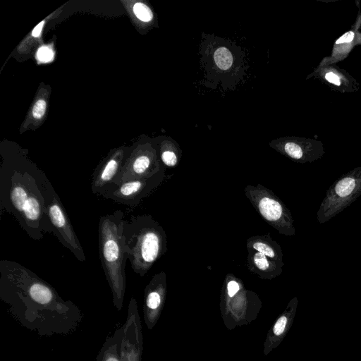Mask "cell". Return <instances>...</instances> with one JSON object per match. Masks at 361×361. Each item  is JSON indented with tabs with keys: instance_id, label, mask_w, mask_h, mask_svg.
Instances as JSON below:
<instances>
[{
	"instance_id": "6da1fadb",
	"label": "cell",
	"mask_w": 361,
	"mask_h": 361,
	"mask_svg": "<svg viewBox=\"0 0 361 361\" xmlns=\"http://www.w3.org/2000/svg\"><path fill=\"white\" fill-rule=\"evenodd\" d=\"M0 298L17 322L41 336L72 334L84 317L76 305L14 261H0Z\"/></svg>"
},
{
	"instance_id": "7a4b0ae2",
	"label": "cell",
	"mask_w": 361,
	"mask_h": 361,
	"mask_svg": "<svg viewBox=\"0 0 361 361\" xmlns=\"http://www.w3.org/2000/svg\"><path fill=\"white\" fill-rule=\"evenodd\" d=\"M47 176L28 162L4 163L0 171V207L13 215L27 235L40 240L52 233L42 193Z\"/></svg>"
},
{
	"instance_id": "3957f363",
	"label": "cell",
	"mask_w": 361,
	"mask_h": 361,
	"mask_svg": "<svg viewBox=\"0 0 361 361\" xmlns=\"http://www.w3.org/2000/svg\"><path fill=\"white\" fill-rule=\"evenodd\" d=\"M124 214L116 210L101 216L99 221V252L101 264L111 290L113 303L118 311L123 307L126 278V263L128 259L123 233Z\"/></svg>"
},
{
	"instance_id": "277c9868",
	"label": "cell",
	"mask_w": 361,
	"mask_h": 361,
	"mask_svg": "<svg viewBox=\"0 0 361 361\" xmlns=\"http://www.w3.org/2000/svg\"><path fill=\"white\" fill-rule=\"evenodd\" d=\"M123 233L131 267L140 276L168 250L164 228L149 214L124 219Z\"/></svg>"
},
{
	"instance_id": "5b68a950",
	"label": "cell",
	"mask_w": 361,
	"mask_h": 361,
	"mask_svg": "<svg viewBox=\"0 0 361 361\" xmlns=\"http://www.w3.org/2000/svg\"><path fill=\"white\" fill-rule=\"evenodd\" d=\"M243 190L245 197L268 224L281 235H295V228L292 214L273 191L260 183L257 185H247Z\"/></svg>"
},
{
	"instance_id": "8992f818",
	"label": "cell",
	"mask_w": 361,
	"mask_h": 361,
	"mask_svg": "<svg viewBox=\"0 0 361 361\" xmlns=\"http://www.w3.org/2000/svg\"><path fill=\"white\" fill-rule=\"evenodd\" d=\"M42 193L52 234L78 261L85 262L84 250L60 198L47 176L43 182Z\"/></svg>"
},
{
	"instance_id": "52a82bcc",
	"label": "cell",
	"mask_w": 361,
	"mask_h": 361,
	"mask_svg": "<svg viewBox=\"0 0 361 361\" xmlns=\"http://www.w3.org/2000/svg\"><path fill=\"white\" fill-rule=\"evenodd\" d=\"M361 195V167L336 180L326 190L317 212V220L324 224L343 212Z\"/></svg>"
},
{
	"instance_id": "ba28073f",
	"label": "cell",
	"mask_w": 361,
	"mask_h": 361,
	"mask_svg": "<svg viewBox=\"0 0 361 361\" xmlns=\"http://www.w3.org/2000/svg\"><path fill=\"white\" fill-rule=\"evenodd\" d=\"M164 167L152 176L137 178L112 185L102 197L117 203L134 207L154 192L164 180Z\"/></svg>"
},
{
	"instance_id": "9c48e42d",
	"label": "cell",
	"mask_w": 361,
	"mask_h": 361,
	"mask_svg": "<svg viewBox=\"0 0 361 361\" xmlns=\"http://www.w3.org/2000/svg\"><path fill=\"white\" fill-rule=\"evenodd\" d=\"M122 328L121 361H142V325L134 297L128 303L127 318Z\"/></svg>"
},
{
	"instance_id": "30bf717a",
	"label": "cell",
	"mask_w": 361,
	"mask_h": 361,
	"mask_svg": "<svg viewBox=\"0 0 361 361\" xmlns=\"http://www.w3.org/2000/svg\"><path fill=\"white\" fill-rule=\"evenodd\" d=\"M162 167L164 166L157 161L153 152L149 150L134 152L133 154L125 161L113 185L133 179L152 176Z\"/></svg>"
},
{
	"instance_id": "8fae6325",
	"label": "cell",
	"mask_w": 361,
	"mask_h": 361,
	"mask_svg": "<svg viewBox=\"0 0 361 361\" xmlns=\"http://www.w3.org/2000/svg\"><path fill=\"white\" fill-rule=\"evenodd\" d=\"M123 150H118L101 163L95 169L91 180V190L95 195L102 196L114 183L125 161Z\"/></svg>"
},
{
	"instance_id": "7c38bea8",
	"label": "cell",
	"mask_w": 361,
	"mask_h": 361,
	"mask_svg": "<svg viewBox=\"0 0 361 361\" xmlns=\"http://www.w3.org/2000/svg\"><path fill=\"white\" fill-rule=\"evenodd\" d=\"M166 290V274L164 271L156 274L146 286L144 298V313L145 322L152 324L161 306Z\"/></svg>"
},
{
	"instance_id": "4fadbf2b",
	"label": "cell",
	"mask_w": 361,
	"mask_h": 361,
	"mask_svg": "<svg viewBox=\"0 0 361 361\" xmlns=\"http://www.w3.org/2000/svg\"><path fill=\"white\" fill-rule=\"evenodd\" d=\"M246 267L247 269L262 279L271 280L279 276L283 271L284 262L269 259L263 254L247 249Z\"/></svg>"
},
{
	"instance_id": "5bb4252c",
	"label": "cell",
	"mask_w": 361,
	"mask_h": 361,
	"mask_svg": "<svg viewBox=\"0 0 361 361\" xmlns=\"http://www.w3.org/2000/svg\"><path fill=\"white\" fill-rule=\"evenodd\" d=\"M246 248L256 250L272 260L283 262L281 247L271 238L270 233L248 238L246 240Z\"/></svg>"
},
{
	"instance_id": "9a60e30c",
	"label": "cell",
	"mask_w": 361,
	"mask_h": 361,
	"mask_svg": "<svg viewBox=\"0 0 361 361\" xmlns=\"http://www.w3.org/2000/svg\"><path fill=\"white\" fill-rule=\"evenodd\" d=\"M123 328H118L108 337L94 361H121V347Z\"/></svg>"
},
{
	"instance_id": "2e32d148",
	"label": "cell",
	"mask_w": 361,
	"mask_h": 361,
	"mask_svg": "<svg viewBox=\"0 0 361 361\" xmlns=\"http://www.w3.org/2000/svg\"><path fill=\"white\" fill-rule=\"evenodd\" d=\"M281 149L283 154L299 162L312 161L317 159L295 142H286L281 146Z\"/></svg>"
},
{
	"instance_id": "e0dca14e",
	"label": "cell",
	"mask_w": 361,
	"mask_h": 361,
	"mask_svg": "<svg viewBox=\"0 0 361 361\" xmlns=\"http://www.w3.org/2000/svg\"><path fill=\"white\" fill-rule=\"evenodd\" d=\"M214 57L216 64L221 70L228 69L233 63L232 54L226 47L218 48L214 52Z\"/></svg>"
},
{
	"instance_id": "ac0fdd59",
	"label": "cell",
	"mask_w": 361,
	"mask_h": 361,
	"mask_svg": "<svg viewBox=\"0 0 361 361\" xmlns=\"http://www.w3.org/2000/svg\"><path fill=\"white\" fill-rule=\"evenodd\" d=\"M160 159L162 166L173 168L179 162V157L176 152L171 149H165L161 152Z\"/></svg>"
},
{
	"instance_id": "d6986e66",
	"label": "cell",
	"mask_w": 361,
	"mask_h": 361,
	"mask_svg": "<svg viewBox=\"0 0 361 361\" xmlns=\"http://www.w3.org/2000/svg\"><path fill=\"white\" fill-rule=\"evenodd\" d=\"M227 295L234 297L241 289L240 281L231 274H228L225 279Z\"/></svg>"
},
{
	"instance_id": "ffe728a7",
	"label": "cell",
	"mask_w": 361,
	"mask_h": 361,
	"mask_svg": "<svg viewBox=\"0 0 361 361\" xmlns=\"http://www.w3.org/2000/svg\"><path fill=\"white\" fill-rule=\"evenodd\" d=\"M133 12L138 19L144 22H149L153 18L151 9L141 2H137L133 6Z\"/></svg>"
},
{
	"instance_id": "44dd1931",
	"label": "cell",
	"mask_w": 361,
	"mask_h": 361,
	"mask_svg": "<svg viewBox=\"0 0 361 361\" xmlns=\"http://www.w3.org/2000/svg\"><path fill=\"white\" fill-rule=\"evenodd\" d=\"M54 51L47 46L39 47L36 54V58L39 62L47 63L53 60Z\"/></svg>"
},
{
	"instance_id": "7402d4cb",
	"label": "cell",
	"mask_w": 361,
	"mask_h": 361,
	"mask_svg": "<svg viewBox=\"0 0 361 361\" xmlns=\"http://www.w3.org/2000/svg\"><path fill=\"white\" fill-rule=\"evenodd\" d=\"M46 111V102L44 99H39L36 102L32 108V116L35 118H41Z\"/></svg>"
},
{
	"instance_id": "603a6c76",
	"label": "cell",
	"mask_w": 361,
	"mask_h": 361,
	"mask_svg": "<svg viewBox=\"0 0 361 361\" xmlns=\"http://www.w3.org/2000/svg\"><path fill=\"white\" fill-rule=\"evenodd\" d=\"M354 37V33L351 31L346 32L343 36H341L338 40H336V44H341L345 42H350L353 40Z\"/></svg>"
},
{
	"instance_id": "cb8c5ba5",
	"label": "cell",
	"mask_w": 361,
	"mask_h": 361,
	"mask_svg": "<svg viewBox=\"0 0 361 361\" xmlns=\"http://www.w3.org/2000/svg\"><path fill=\"white\" fill-rule=\"evenodd\" d=\"M325 78L329 82H330L334 85H340L339 78L334 73L329 72V73H326L325 75Z\"/></svg>"
},
{
	"instance_id": "d4e9b609",
	"label": "cell",
	"mask_w": 361,
	"mask_h": 361,
	"mask_svg": "<svg viewBox=\"0 0 361 361\" xmlns=\"http://www.w3.org/2000/svg\"><path fill=\"white\" fill-rule=\"evenodd\" d=\"M44 24V21H42L33 29L32 32V35L33 37H37L40 35Z\"/></svg>"
}]
</instances>
